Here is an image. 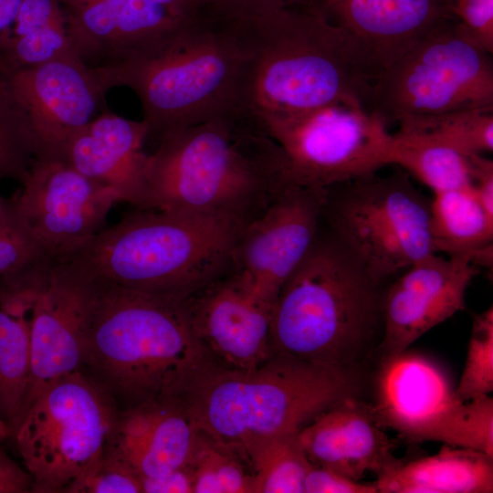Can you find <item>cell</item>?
I'll use <instances>...</instances> for the list:
<instances>
[{"label": "cell", "mask_w": 493, "mask_h": 493, "mask_svg": "<svg viewBox=\"0 0 493 493\" xmlns=\"http://www.w3.org/2000/svg\"><path fill=\"white\" fill-rule=\"evenodd\" d=\"M89 301L86 280L51 261L33 307L29 380L19 419L49 385L81 371L87 351Z\"/></svg>", "instance_id": "e0dca14e"}, {"label": "cell", "mask_w": 493, "mask_h": 493, "mask_svg": "<svg viewBox=\"0 0 493 493\" xmlns=\"http://www.w3.org/2000/svg\"><path fill=\"white\" fill-rule=\"evenodd\" d=\"M374 483L379 493H491L493 456L445 445L433 456L401 462Z\"/></svg>", "instance_id": "d4e9b609"}, {"label": "cell", "mask_w": 493, "mask_h": 493, "mask_svg": "<svg viewBox=\"0 0 493 493\" xmlns=\"http://www.w3.org/2000/svg\"><path fill=\"white\" fill-rule=\"evenodd\" d=\"M81 278L90 297L83 367L111 397L130 407L182 399L213 366L182 300Z\"/></svg>", "instance_id": "7a4b0ae2"}, {"label": "cell", "mask_w": 493, "mask_h": 493, "mask_svg": "<svg viewBox=\"0 0 493 493\" xmlns=\"http://www.w3.org/2000/svg\"><path fill=\"white\" fill-rule=\"evenodd\" d=\"M454 0H322L320 11L341 28L379 73L454 19Z\"/></svg>", "instance_id": "d6986e66"}, {"label": "cell", "mask_w": 493, "mask_h": 493, "mask_svg": "<svg viewBox=\"0 0 493 493\" xmlns=\"http://www.w3.org/2000/svg\"><path fill=\"white\" fill-rule=\"evenodd\" d=\"M54 60L82 63L69 44L60 5L57 0H22L14 24L0 37V70Z\"/></svg>", "instance_id": "4316f807"}, {"label": "cell", "mask_w": 493, "mask_h": 493, "mask_svg": "<svg viewBox=\"0 0 493 493\" xmlns=\"http://www.w3.org/2000/svg\"><path fill=\"white\" fill-rule=\"evenodd\" d=\"M182 301L193 332L214 366L251 370L273 356L271 307L229 273Z\"/></svg>", "instance_id": "ac0fdd59"}, {"label": "cell", "mask_w": 493, "mask_h": 493, "mask_svg": "<svg viewBox=\"0 0 493 493\" xmlns=\"http://www.w3.org/2000/svg\"><path fill=\"white\" fill-rule=\"evenodd\" d=\"M398 125L428 133L467 155H485L493 150V108L406 119Z\"/></svg>", "instance_id": "4dcf8cb0"}, {"label": "cell", "mask_w": 493, "mask_h": 493, "mask_svg": "<svg viewBox=\"0 0 493 493\" xmlns=\"http://www.w3.org/2000/svg\"><path fill=\"white\" fill-rule=\"evenodd\" d=\"M203 6H204V12L206 13L207 9L209 7V5L211 3V0H202Z\"/></svg>", "instance_id": "f6af8a7d"}, {"label": "cell", "mask_w": 493, "mask_h": 493, "mask_svg": "<svg viewBox=\"0 0 493 493\" xmlns=\"http://www.w3.org/2000/svg\"><path fill=\"white\" fill-rule=\"evenodd\" d=\"M77 58L89 68L113 65L165 42L187 24L153 0H57Z\"/></svg>", "instance_id": "2e32d148"}, {"label": "cell", "mask_w": 493, "mask_h": 493, "mask_svg": "<svg viewBox=\"0 0 493 493\" xmlns=\"http://www.w3.org/2000/svg\"><path fill=\"white\" fill-rule=\"evenodd\" d=\"M409 440L442 442L493 456L492 396L470 401L456 398L419 427Z\"/></svg>", "instance_id": "f1b7e54d"}, {"label": "cell", "mask_w": 493, "mask_h": 493, "mask_svg": "<svg viewBox=\"0 0 493 493\" xmlns=\"http://www.w3.org/2000/svg\"><path fill=\"white\" fill-rule=\"evenodd\" d=\"M20 184L12 201L50 260L106 227L110 209L121 202L115 190L58 158H35Z\"/></svg>", "instance_id": "4fadbf2b"}, {"label": "cell", "mask_w": 493, "mask_h": 493, "mask_svg": "<svg viewBox=\"0 0 493 493\" xmlns=\"http://www.w3.org/2000/svg\"><path fill=\"white\" fill-rule=\"evenodd\" d=\"M5 207V200L0 197V215L4 212Z\"/></svg>", "instance_id": "bcb514c9"}, {"label": "cell", "mask_w": 493, "mask_h": 493, "mask_svg": "<svg viewBox=\"0 0 493 493\" xmlns=\"http://www.w3.org/2000/svg\"><path fill=\"white\" fill-rule=\"evenodd\" d=\"M434 194L430 233L435 252L467 256L478 267H491L493 216L480 204L472 186Z\"/></svg>", "instance_id": "484cf974"}, {"label": "cell", "mask_w": 493, "mask_h": 493, "mask_svg": "<svg viewBox=\"0 0 493 493\" xmlns=\"http://www.w3.org/2000/svg\"><path fill=\"white\" fill-rule=\"evenodd\" d=\"M473 156L417 130L399 127L393 133L391 164L434 193L472 186Z\"/></svg>", "instance_id": "83f0119b"}, {"label": "cell", "mask_w": 493, "mask_h": 493, "mask_svg": "<svg viewBox=\"0 0 493 493\" xmlns=\"http://www.w3.org/2000/svg\"><path fill=\"white\" fill-rule=\"evenodd\" d=\"M241 461L199 433L191 460L193 493H253L252 474Z\"/></svg>", "instance_id": "1f68e13d"}, {"label": "cell", "mask_w": 493, "mask_h": 493, "mask_svg": "<svg viewBox=\"0 0 493 493\" xmlns=\"http://www.w3.org/2000/svg\"><path fill=\"white\" fill-rule=\"evenodd\" d=\"M478 267L467 256L431 254L406 269L383 292L380 361L404 351L425 332L465 308Z\"/></svg>", "instance_id": "9a60e30c"}, {"label": "cell", "mask_w": 493, "mask_h": 493, "mask_svg": "<svg viewBox=\"0 0 493 493\" xmlns=\"http://www.w3.org/2000/svg\"><path fill=\"white\" fill-rule=\"evenodd\" d=\"M22 0H0V37L15 22Z\"/></svg>", "instance_id": "7bdbcfd3"}, {"label": "cell", "mask_w": 493, "mask_h": 493, "mask_svg": "<svg viewBox=\"0 0 493 493\" xmlns=\"http://www.w3.org/2000/svg\"><path fill=\"white\" fill-rule=\"evenodd\" d=\"M327 188L290 185L240 233L230 275L272 308L319 234Z\"/></svg>", "instance_id": "7c38bea8"}, {"label": "cell", "mask_w": 493, "mask_h": 493, "mask_svg": "<svg viewBox=\"0 0 493 493\" xmlns=\"http://www.w3.org/2000/svg\"><path fill=\"white\" fill-rule=\"evenodd\" d=\"M142 493H193L191 462L158 477L141 478Z\"/></svg>", "instance_id": "ab89813d"}, {"label": "cell", "mask_w": 493, "mask_h": 493, "mask_svg": "<svg viewBox=\"0 0 493 493\" xmlns=\"http://www.w3.org/2000/svg\"><path fill=\"white\" fill-rule=\"evenodd\" d=\"M246 226L137 209L53 262L84 278L183 300L230 272Z\"/></svg>", "instance_id": "277c9868"}, {"label": "cell", "mask_w": 493, "mask_h": 493, "mask_svg": "<svg viewBox=\"0 0 493 493\" xmlns=\"http://www.w3.org/2000/svg\"><path fill=\"white\" fill-rule=\"evenodd\" d=\"M49 259L12 199L0 215V278Z\"/></svg>", "instance_id": "e575fe53"}, {"label": "cell", "mask_w": 493, "mask_h": 493, "mask_svg": "<svg viewBox=\"0 0 493 493\" xmlns=\"http://www.w3.org/2000/svg\"><path fill=\"white\" fill-rule=\"evenodd\" d=\"M68 493H142L140 477L121 462L103 454L68 488Z\"/></svg>", "instance_id": "d590c367"}, {"label": "cell", "mask_w": 493, "mask_h": 493, "mask_svg": "<svg viewBox=\"0 0 493 493\" xmlns=\"http://www.w3.org/2000/svg\"><path fill=\"white\" fill-rule=\"evenodd\" d=\"M7 435L6 425L0 420V445Z\"/></svg>", "instance_id": "ee69618b"}, {"label": "cell", "mask_w": 493, "mask_h": 493, "mask_svg": "<svg viewBox=\"0 0 493 493\" xmlns=\"http://www.w3.org/2000/svg\"><path fill=\"white\" fill-rule=\"evenodd\" d=\"M322 0H211L209 17L235 21L276 9L320 10Z\"/></svg>", "instance_id": "8d00e7d4"}, {"label": "cell", "mask_w": 493, "mask_h": 493, "mask_svg": "<svg viewBox=\"0 0 493 493\" xmlns=\"http://www.w3.org/2000/svg\"><path fill=\"white\" fill-rule=\"evenodd\" d=\"M453 16L488 53H493V0H454Z\"/></svg>", "instance_id": "74e56055"}, {"label": "cell", "mask_w": 493, "mask_h": 493, "mask_svg": "<svg viewBox=\"0 0 493 493\" xmlns=\"http://www.w3.org/2000/svg\"><path fill=\"white\" fill-rule=\"evenodd\" d=\"M430 203L404 170L388 176L375 173L327 188L322 217L330 234L382 285L435 253Z\"/></svg>", "instance_id": "9c48e42d"}, {"label": "cell", "mask_w": 493, "mask_h": 493, "mask_svg": "<svg viewBox=\"0 0 493 493\" xmlns=\"http://www.w3.org/2000/svg\"><path fill=\"white\" fill-rule=\"evenodd\" d=\"M358 389V370L274 354L251 370L213 365L182 400L203 436L245 460L257 443L298 432Z\"/></svg>", "instance_id": "52a82bcc"}, {"label": "cell", "mask_w": 493, "mask_h": 493, "mask_svg": "<svg viewBox=\"0 0 493 493\" xmlns=\"http://www.w3.org/2000/svg\"><path fill=\"white\" fill-rule=\"evenodd\" d=\"M493 391V308L474 316L466 363L456 397L470 401L490 395Z\"/></svg>", "instance_id": "836d02e7"}, {"label": "cell", "mask_w": 493, "mask_h": 493, "mask_svg": "<svg viewBox=\"0 0 493 493\" xmlns=\"http://www.w3.org/2000/svg\"><path fill=\"white\" fill-rule=\"evenodd\" d=\"M298 432L264 439L247 451L245 461L253 468V493H304L305 478L313 464Z\"/></svg>", "instance_id": "f546056e"}, {"label": "cell", "mask_w": 493, "mask_h": 493, "mask_svg": "<svg viewBox=\"0 0 493 493\" xmlns=\"http://www.w3.org/2000/svg\"><path fill=\"white\" fill-rule=\"evenodd\" d=\"M241 21L250 43L242 115L293 113L339 101L366 108L378 74L320 10L276 9Z\"/></svg>", "instance_id": "5b68a950"}, {"label": "cell", "mask_w": 493, "mask_h": 493, "mask_svg": "<svg viewBox=\"0 0 493 493\" xmlns=\"http://www.w3.org/2000/svg\"><path fill=\"white\" fill-rule=\"evenodd\" d=\"M149 138L147 123L106 109L67 143L59 159L86 177L115 190L121 202L137 207L142 193Z\"/></svg>", "instance_id": "7402d4cb"}, {"label": "cell", "mask_w": 493, "mask_h": 493, "mask_svg": "<svg viewBox=\"0 0 493 493\" xmlns=\"http://www.w3.org/2000/svg\"><path fill=\"white\" fill-rule=\"evenodd\" d=\"M37 149L21 110L0 77V179L22 182Z\"/></svg>", "instance_id": "d6a6232c"}, {"label": "cell", "mask_w": 493, "mask_h": 493, "mask_svg": "<svg viewBox=\"0 0 493 493\" xmlns=\"http://www.w3.org/2000/svg\"><path fill=\"white\" fill-rule=\"evenodd\" d=\"M471 185L480 204L493 216V162L484 154L472 158Z\"/></svg>", "instance_id": "60d3db41"}, {"label": "cell", "mask_w": 493, "mask_h": 493, "mask_svg": "<svg viewBox=\"0 0 493 493\" xmlns=\"http://www.w3.org/2000/svg\"><path fill=\"white\" fill-rule=\"evenodd\" d=\"M309 461L355 480L367 473L377 477L402 461L393 455V444L380 428L370 405L345 398L313 418L298 432Z\"/></svg>", "instance_id": "44dd1931"}, {"label": "cell", "mask_w": 493, "mask_h": 493, "mask_svg": "<svg viewBox=\"0 0 493 493\" xmlns=\"http://www.w3.org/2000/svg\"><path fill=\"white\" fill-rule=\"evenodd\" d=\"M34 140L36 158H60L71 138L105 109L106 92L82 63L54 60L0 70Z\"/></svg>", "instance_id": "5bb4252c"}, {"label": "cell", "mask_w": 493, "mask_h": 493, "mask_svg": "<svg viewBox=\"0 0 493 493\" xmlns=\"http://www.w3.org/2000/svg\"><path fill=\"white\" fill-rule=\"evenodd\" d=\"M290 185L278 144L251 119L230 116L160 138L147 155L136 209L247 225Z\"/></svg>", "instance_id": "6da1fadb"}, {"label": "cell", "mask_w": 493, "mask_h": 493, "mask_svg": "<svg viewBox=\"0 0 493 493\" xmlns=\"http://www.w3.org/2000/svg\"><path fill=\"white\" fill-rule=\"evenodd\" d=\"M250 118L281 148L296 185L329 188L391 164L393 133L359 101Z\"/></svg>", "instance_id": "8fae6325"}, {"label": "cell", "mask_w": 493, "mask_h": 493, "mask_svg": "<svg viewBox=\"0 0 493 493\" xmlns=\"http://www.w3.org/2000/svg\"><path fill=\"white\" fill-rule=\"evenodd\" d=\"M381 286L331 234H318L272 305L273 355L357 370L383 328Z\"/></svg>", "instance_id": "8992f818"}, {"label": "cell", "mask_w": 493, "mask_h": 493, "mask_svg": "<svg viewBox=\"0 0 493 493\" xmlns=\"http://www.w3.org/2000/svg\"><path fill=\"white\" fill-rule=\"evenodd\" d=\"M198 434L182 399L150 401L117 413L104 454L158 477L191 462Z\"/></svg>", "instance_id": "ffe728a7"}, {"label": "cell", "mask_w": 493, "mask_h": 493, "mask_svg": "<svg viewBox=\"0 0 493 493\" xmlns=\"http://www.w3.org/2000/svg\"><path fill=\"white\" fill-rule=\"evenodd\" d=\"M250 43L240 21L202 18L158 47L90 68L105 92L131 89L149 137L241 114Z\"/></svg>", "instance_id": "3957f363"}, {"label": "cell", "mask_w": 493, "mask_h": 493, "mask_svg": "<svg viewBox=\"0 0 493 493\" xmlns=\"http://www.w3.org/2000/svg\"><path fill=\"white\" fill-rule=\"evenodd\" d=\"M117 413L112 397L82 371L45 389L16 426L32 491L67 492L103 454Z\"/></svg>", "instance_id": "30bf717a"}, {"label": "cell", "mask_w": 493, "mask_h": 493, "mask_svg": "<svg viewBox=\"0 0 493 493\" xmlns=\"http://www.w3.org/2000/svg\"><path fill=\"white\" fill-rule=\"evenodd\" d=\"M456 397L444 372L418 354L403 353L381 362L375 404L380 426L410 439L412 435Z\"/></svg>", "instance_id": "603a6c76"}, {"label": "cell", "mask_w": 493, "mask_h": 493, "mask_svg": "<svg viewBox=\"0 0 493 493\" xmlns=\"http://www.w3.org/2000/svg\"><path fill=\"white\" fill-rule=\"evenodd\" d=\"M45 277L26 272L0 279V407L16 424L29 380L32 311Z\"/></svg>", "instance_id": "cb8c5ba5"}, {"label": "cell", "mask_w": 493, "mask_h": 493, "mask_svg": "<svg viewBox=\"0 0 493 493\" xmlns=\"http://www.w3.org/2000/svg\"><path fill=\"white\" fill-rule=\"evenodd\" d=\"M304 493H379L374 482L362 483L333 469L312 466L304 483Z\"/></svg>", "instance_id": "f35d334b"}, {"label": "cell", "mask_w": 493, "mask_h": 493, "mask_svg": "<svg viewBox=\"0 0 493 493\" xmlns=\"http://www.w3.org/2000/svg\"><path fill=\"white\" fill-rule=\"evenodd\" d=\"M491 55L454 18L379 73L366 109L388 124L493 108Z\"/></svg>", "instance_id": "ba28073f"}, {"label": "cell", "mask_w": 493, "mask_h": 493, "mask_svg": "<svg viewBox=\"0 0 493 493\" xmlns=\"http://www.w3.org/2000/svg\"><path fill=\"white\" fill-rule=\"evenodd\" d=\"M28 473L5 457L0 452V493H21L31 489Z\"/></svg>", "instance_id": "b9f144b4"}]
</instances>
